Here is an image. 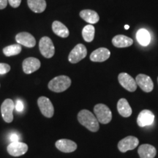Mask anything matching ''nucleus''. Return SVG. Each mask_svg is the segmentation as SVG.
I'll return each mask as SVG.
<instances>
[{
  "mask_svg": "<svg viewBox=\"0 0 158 158\" xmlns=\"http://www.w3.org/2000/svg\"><path fill=\"white\" fill-rule=\"evenodd\" d=\"M78 120L81 125L92 132H97L100 129L98 118L88 110H81L78 114Z\"/></svg>",
  "mask_w": 158,
  "mask_h": 158,
  "instance_id": "obj_1",
  "label": "nucleus"
},
{
  "mask_svg": "<svg viewBox=\"0 0 158 158\" xmlns=\"http://www.w3.org/2000/svg\"><path fill=\"white\" fill-rule=\"evenodd\" d=\"M71 85V79L67 76H59L55 77L48 83V89L54 92H64L70 87Z\"/></svg>",
  "mask_w": 158,
  "mask_h": 158,
  "instance_id": "obj_2",
  "label": "nucleus"
},
{
  "mask_svg": "<svg viewBox=\"0 0 158 158\" xmlns=\"http://www.w3.org/2000/svg\"><path fill=\"white\" fill-rule=\"evenodd\" d=\"M94 113L98 118L99 123L106 124L111 121V110L106 105L102 103L97 104L94 107Z\"/></svg>",
  "mask_w": 158,
  "mask_h": 158,
  "instance_id": "obj_3",
  "label": "nucleus"
},
{
  "mask_svg": "<svg viewBox=\"0 0 158 158\" xmlns=\"http://www.w3.org/2000/svg\"><path fill=\"white\" fill-rule=\"evenodd\" d=\"M39 49L41 54L47 59L52 58L55 54L54 43L50 37H43L39 43Z\"/></svg>",
  "mask_w": 158,
  "mask_h": 158,
  "instance_id": "obj_4",
  "label": "nucleus"
},
{
  "mask_svg": "<svg viewBox=\"0 0 158 158\" xmlns=\"http://www.w3.org/2000/svg\"><path fill=\"white\" fill-rule=\"evenodd\" d=\"M86 55H87V50L86 46L83 44H78L70 51L68 60L72 64H76L84 59Z\"/></svg>",
  "mask_w": 158,
  "mask_h": 158,
  "instance_id": "obj_5",
  "label": "nucleus"
},
{
  "mask_svg": "<svg viewBox=\"0 0 158 158\" xmlns=\"http://www.w3.org/2000/svg\"><path fill=\"white\" fill-rule=\"evenodd\" d=\"M37 105L41 113L45 117L51 118L54 116V108L52 102L46 97H40L37 100Z\"/></svg>",
  "mask_w": 158,
  "mask_h": 158,
  "instance_id": "obj_6",
  "label": "nucleus"
},
{
  "mask_svg": "<svg viewBox=\"0 0 158 158\" xmlns=\"http://www.w3.org/2000/svg\"><path fill=\"white\" fill-rule=\"evenodd\" d=\"M15 104L11 99H6L1 106V113L3 119L7 123H10L13 120V110Z\"/></svg>",
  "mask_w": 158,
  "mask_h": 158,
  "instance_id": "obj_7",
  "label": "nucleus"
},
{
  "mask_svg": "<svg viewBox=\"0 0 158 158\" xmlns=\"http://www.w3.org/2000/svg\"><path fill=\"white\" fill-rule=\"evenodd\" d=\"M139 141L135 136L129 135L125 137L118 142V149L121 152H126L129 150L135 149L138 146Z\"/></svg>",
  "mask_w": 158,
  "mask_h": 158,
  "instance_id": "obj_8",
  "label": "nucleus"
},
{
  "mask_svg": "<svg viewBox=\"0 0 158 158\" xmlns=\"http://www.w3.org/2000/svg\"><path fill=\"white\" fill-rule=\"evenodd\" d=\"M118 80L122 87L130 92H135L137 89L138 85L133 77L126 73H122L118 75Z\"/></svg>",
  "mask_w": 158,
  "mask_h": 158,
  "instance_id": "obj_9",
  "label": "nucleus"
},
{
  "mask_svg": "<svg viewBox=\"0 0 158 158\" xmlns=\"http://www.w3.org/2000/svg\"><path fill=\"white\" fill-rule=\"evenodd\" d=\"M7 152L13 157H19L26 154L28 150L27 144L22 142H11L7 148Z\"/></svg>",
  "mask_w": 158,
  "mask_h": 158,
  "instance_id": "obj_10",
  "label": "nucleus"
},
{
  "mask_svg": "<svg viewBox=\"0 0 158 158\" xmlns=\"http://www.w3.org/2000/svg\"><path fill=\"white\" fill-rule=\"evenodd\" d=\"M136 84L143 92H151L154 89V84L149 76L144 74H139L136 76Z\"/></svg>",
  "mask_w": 158,
  "mask_h": 158,
  "instance_id": "obj_11",
  "label": "nucleus"
},
{
  "mask_svg": "<svg viewBox=\"0 0 158 158\" xmlns=\"http://www.w3.org/2000/svg\"><path fill=\"white\" fill-rule=\"evenodd\" d=\"M155 120V115L151 110H143L140 112L137 118V124L139 127H144L152 124Z\"/></svg>",
  "mask_w": 158,
  "mask_h": 158,
  "instance_id": "obj_12",
  "label": "nucleus"
},
{
  "mask_svg": "<svg viewBox=\"0 0 158 158\" xmlns=\"http://www.w3.org/2000/svg\"><path fill=\"white\" fill-rule=\"evenodd\" d=\"M15 40L21 45L27 47V48H33L36 45L35 38L30 33L23 31L20 32L15 36Z\"/></svg>",
  "mask_w": 158,
  "mask_h": 158,
  "instance_id": "obj_13",
  "label": "nucleus"
},
{
  "mask_svg": "<svg viewBox=\"0 0 158 158\" xmlns=\"http://www.w3.org/2000/svg\"><path fill=\"white\" fill-rule=\"evenodd\" d=\"M41 63L39 59L35 57H29L23 60L22 68L26 74H31L35 72L40 68Z\"/></svg>",
  "mask_w": 158,
  "mask_h": 158,
  "instance_id": "obj_14",
  "label": "nucleus"
},
{
  "mask_svg": "<svg viewBox=\"0 0 158 158\" xmlns=\"http://www.w3.org/2000/svg\"><path fill=\"white\" fill-rule=\"evenodd\" d=\"M55 145L59 151L64 153L73 152L77 149V144L74 141L68 139L58 140Z\"/></svg>",
  "mask_w": 158,
  "mask_h": 158,
  "instance_id": "obj_15",
  "label": "nucleus"
},
{
  "mask_svg": "<svg viewBox=\"0 0 158 158\" xmlns=\"http://www.w3.org/2000/svg\"><path fill=\"white\" fill-rule=\"evenodd\" d=\"M110 52L108 48H99L94 51L90 55V59L92 62H102L110 57Z\"/></svg>",
  "mask_w": 158,
  "mask_h": 158,
  "instance_id": "obj_16",
  "label": "nucleus"
},
{
  "mask_svg": "<svg viewBox=\"0 0 158 158\" xmlns=\"http://www.w3.org/2000/svg\"><path fill=\"white\" fill-rule=\"evenodd\" d=\"M138 153L140 158H155L157 154L156 148L150 144H142L138 147Z\"/></svg>",
  "mask_w": 158,
  "mask_h": 158,
  "instance_id": "obj_17",
  "label": "nucleus"
},
{
  "mask_svg": "<svg viewBox=\"0 0 158 158\" xmlns=\"http://www.w3.org/2000/svg\"><path fill=\"white\" fill-rule=\"evenodd\" d=\"M112 43L116 48H127L133 45V39L123 35H116L112 39Z\"/></svg>",
  "mask_w": 158,
  "mask_h": 158,
  "instance_id": "obj_18",
  "label": "nucleus"
},
{
  "mask_svg": "<svg viewBox=\"0 0 158 158\" xmlns=\"http://www.w3.org/2000/svg\"><path fill=\"white\" fill-rule=\"evenodd\" d=\"M117 110L118 114H119L125 118L129 117V116H131L132 112H133L129 102H128L127 100L124 98H121L118 101Z\"/></svg>",
  "mask_w": 158,
  "mask_h": 158,
  "instance_id": "obj_19",
  "label": "nucleus"
},
{
  "mask_svg": "<svg viewBox=\"0 0 158 158\" xmlns=\"http://www.w3.org/2000/svg\"><path fill=\"white\" fill-rule=\"evenodd\" d=\"M80 16L85 21L90 23V24H94L97 23L100 20V17L98 13L92 10H84L80 12Z\"/></svg>",
  "mask_w": 158,
  "mask_h": 158,
  "instance_id": "obj_20",
  "label": "nucleus"
},
{
  "mask_svg": "<svg viewBox=\"0 0 158 158\" xmlns=\"http://www.w3.org/2000/svg\"><path fill=\"white\" fill-rule=\"evenodd\" d=\"M52 30L55 35L59 37H63V38L68 37L70 35V31H69L68 27L58 21H55L53 22Z\"/></svg>",
  "mask_w": 158,
  "mask_h": 158,
  "instance_id": "obj_21",
  "label": "nucleus"
},
{
  "mask_svg": "<svg viewBox=\"0 0 158 158\" xmlns=\"http://www.w3.org/2000/svg\"><path fill=\"white\" fill-rule=\"evenodd\" d=\"M29 7L31 11L36 13H40L46 9L45 0H27Z\"/></svg>",
  "mask_w": 158,
  "mask_h": 158,
  "instance_id": "obj_22",
  "label": "nucleus"
},
{
  "mask_svg": "<svg viewBox=\"0 0 158 158\" xmlns=\"http://www.w3.org/2000/svg\"><path fill=\"white\" fill-rule=\"evenodd\" d=\"M136 39L139 44L143 46H147L151 41V36H150L149 31L145 29H141L136 33Z\"/></svg>",
  "mask_w": 158,
  "mask_h": 158,
  "instance_id": "obj_23",
  "label": "nucleus"
},
{
  "mask_svg": "<svg viewBox=\"0 0 158 158\" xmlns=\"http://www.w3.org/2000/svg\"><path fill=\"white\" fill-rule=\"evenodd\" d=\"M94 32H95V28L94 26L92 24L86 25L82 30L83 38L86 42H92L94 38Z\"/></svg>",
  "mask_w": 158,
  "mask_h": 158,
  "instance_id": "obj_24",
  "label": "nucleus"
},
{
  "mask_svg": "<svg viewBox=\"0 0 158 158\" xmlns=\"http://www.w3.org/2000/svg\"><path fill=\"white\" fill-rule=\"evenodd\" d=\"M21 50H22L21 45L18 43V44L8 45L4 48L3 53L6 56H13L19 54L21 52Z\"/></svg>",
  "mask_w": 158,
  "mask_h": 158,
  "instance_id": "obj_25",
  "label": "nucleus"
},
{
  "mask_svg": "<svg viewBox=\"0 0 158 158\" xmlns=\"http://www.w3.org/2000/svg\"><path fill=\"white\" fill-rule=\"evenodd\" d=\"M10 70V66L6 63H0V75H5Z\"/></svg>",
  "mask_w": 158,
  "mask_h": 158,
  "instance_id": "obj_26",
  "label": "nucleus"
},
{
  "mask_svg": "<svg viewBox=\"0 0 158 158\" xmlns=\"http://www.w3.org/2000/svg\"><path fill=\"white\" fill-rule=\"evenodd\" d=\"M23 108H24V106H23V102L21 101V100H18L16 101V103L15 105V110L19 112H21L23 110Z\"/></svg>",
  "mask_w": 158,
  "mask_h": 158,
  "instance_id": "obj_27",
  "label": "nucleus"
},
{
  "mask_svg": "<svg viewBox=\"0 0 158 158\" xmlns=\"http://www.w3.org/2000/svg\"><path fill=\"white\" fill-rule=\"evenodd\" d=\"M7 1H8V2L11 7H14V8L19 7L21 2V0H7Z\"/></svg>",
  "mask_w": 158,
  "mask_h": 158,
  "instance_id": "obj_28",
  "label": "nucleus"
},
{
  "mask_svg": "<svg viewBox=\"0 0 158 158\" xmlns=\"http://www.w3.org/2000/svg\"><path fill=\"white\" fill-rule=\"evenodd\" d=\"M10 140L11 142L19 141V136L16 133H13L10 136Z\"/></svg>",
  "mask_w": 158,
  "mask_h": 158,
  "instance_id": "obj_29",
  "label": "nucleus"
},
{
  "mask_svg": "<svg viewBox=\"0 0 158 158\" xmlns=\"http://www.w3.org/2000/svg\"><path fill=\"white\" fill-rule=\"evenodd\" d=\"M7 0H0V10L5 9L7 5Z\"/></svg>",
  "mask_w": 158,
  "mask_h": 158,
  "instance_id": "obj_30",
  "label": "nucleus"
},
{
  "mask_svg": "<svg viewBox=\"0 0 158 158\" xmlns=\"http://www.w3.org/2000/svg\"><path fill=\"white\" fill-rule=\"evenodd\" d=\"M124 28H125V29H128L130 28V26H128V25H125L124 26Z\"/></svg>",
  "mask_w": 158,
  "mask_h": 158,
  "instance_id": "obj_31",
  "label": "nucleus"
},
{
  "mask_svg": "<svg viewBox=\"0 0 158 158\" xmlns=\"http://www.w3.org/2000/svg\"><path fill=\"white\" fill-rule=\"evenodd\" d=\"M157 81H158V78H157Z\"/></svg>",
  "mask_w": 158,
  "mask_h": 158,
  "instance_id": "obj_32",
  "label": "nucleus"
}]
</instances>
